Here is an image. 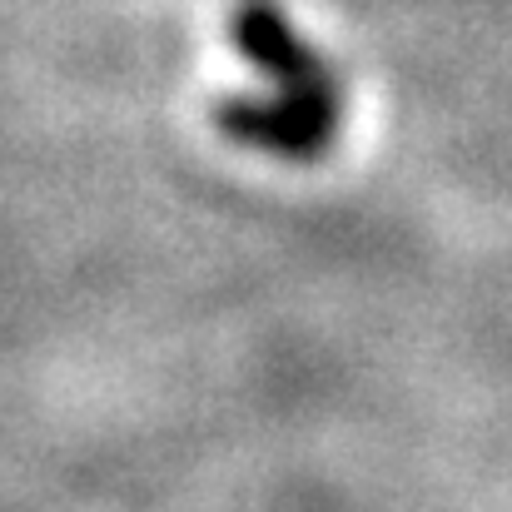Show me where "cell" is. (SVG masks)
<instances>
[{"mask_svg": "<svg viewBox=\"0 0 512 512\" xmlns=\"http://www.w3.org/2000/svg\"><path fill=\"white\" fill-rule=\"evenodd\" d=\"M214 125L224 140L274 155L284 165H319L343 130V110L294 100V95H229L214 105Z\"/></svg>", "mask_w": 512, "mask_h": 512, "instance_id": "cell-2", "label": "cell"}, {"mask_svg": "<svg viewBox=\"0 0 512 512\" xmlns=\"http://www.w3.org/2000/svg\"><path fill=\"white\" fill-rule=\"evenodd\" d=\"M229 45L244 65H254L279 95L294 100H314L343 110V80L339 65L329 55H319L304 30L274 5V0H234L229 10Z\"/></svg>", "mask_w": 512, "mask_h": 512, "instance_id": "cell-1", "label": "cell"}]
</instances>
